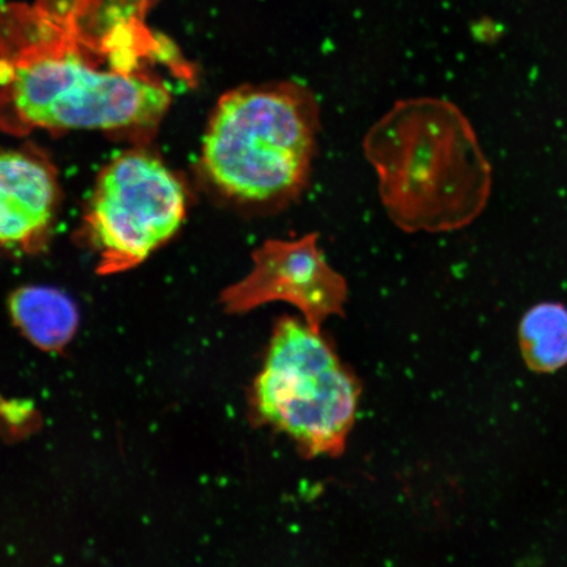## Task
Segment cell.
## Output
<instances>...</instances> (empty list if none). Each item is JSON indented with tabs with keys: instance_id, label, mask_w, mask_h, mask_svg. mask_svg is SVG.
<instances>
[{
	"instance_id": "3",
	"label": "cell",
	"mask_w": 567,
	"mask_h": 567,
	"mask_svg": "<svg viewBox=\"0 0 567 567\" xmlns=\"http://www.w3.org/2000/svg\"><path fill=\"white\" fill-rule=\"evenodd\" d=\"M321 109L297 81L243 84L218 99L202 169L229 202L260 216L300 200L313 173Z\"/></svg>"
},
{
	"instance_id": "7",
	"label": "cell",
	"mask_w": 567,
	"mask_h": 567,
	"mask_svg": "<svg viewBox=\"0 0 567 567\" xmlns=\"http://www.w3.org/2000/svg\"><path fill=\"white\" fill-rule=\"evenodd\" d=\"M59 184L32 154L0 151V246L30 251L53 224Z\"/></svg>"
},
{
	"instance_id": "5",
	"label": "cell",
	"mask_w": 567,
	"mask_h": 567,
	"mask_svg": "<svg viewBox=\"0 0 567 567\" xmlns=\"http://www.w3.org/2000/svg\"><path fill=\"white\" fill-rule=\"evenodd\" d=\"M186 215V189L165 163L142 152L120 155L99 175L86 216L99 272L141 265L175 236Z\"/></svg>"
},
{
	"instance_id": "6",
	"label": "cell",
	"mask_w": 567,
	"mask_h": 567,
	"mask_svg": "<svg viewBox=\"0 0 567 567\" xmlns=\"http://www.w3.org/2000/svg\"><path fill=\"white\" fill-rule=\"evenodd\" d=\"M252 268L221 295L233 315L264 305L286 302L301 311L311 328L321 330L331 317H343L349 286L319 247L317 233L293 239H267L252 252Z\"/></svg>"
},
{
	"instance_id": "9",
	"label": "cell",
	"mask_w": 567,
	"mask_h": 567,
	"mask_svg": "<svg viewBox=\"0 0 567 567\" xmlns=\"http://www.w3.org/2000/svg\"><path fill=\"white\" fill-rule=\"evenodd\" d=\"M520 340L527 363L536 371L550 372L567 363V309L542 303L523 318Z\"/></svg>"
},
{
	"instance_id": "1",
	"label": "cell",
	"mask_w": 567,
	"mask_h": 567,
	"mask_svg": "<svg viewBox=\"0 0 567 567\" xmlns=\"http://www.w3.org/2000/svg\"><path fill=\"white\" fill-rule=\"evenodd\" d=\"M151 0H34L0 7V130L157 126L195 71L147 24Z\"/></svg>"
},
{
	"instance_id": "2",
	"label": "cell",
	"mask_w": 567,
	"mask_h": 567,
	"mask_svg": "<svg viewBox=\"0 0 567 567\" xmlns=\"http://www.w3.org/2000/svg\"><path fill=\"white\" fill-rule=\"evenodd\" d=\"M390 221L406 233L465 228L486 207L492 168L455 104L437 97L396 102L364 138Z\"/></svg>"
},
{
	"instance_id": "4",
	"label": "cell",
	"mask_w": 567,
	"mask_h": 567,
	"mask_svg": "<svg viewBox=\"0 0 567 567\" xmlns=\"http://www.w3.org/2000/svg\"><path fill=\"white\" fill-rule=\"evenodd\" d=\"M361 385L321 330L276 321L248 390L250 421L281 432L307 458L338 457L357 422Z\"/></svg>"
},
{
	"instance_id": "8",
	"label": "cell",
	"mask_w": 567,
	"mask_h": 567,
	"mask_svg": "<svg viewBox=\"0 0 567 567\" xmlns=\"http://www.w3.org/2000/svg\"><path fill=\"white\" fill-rule=\"evenodd\" d=\"M10 313L21 334L44 351H59L80 326L76 305L62 290L27 286L12 293Z\"/></svg>"
}]
</instances>
